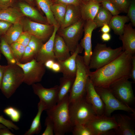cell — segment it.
I'll return each instance as SVG.
<instances>
[{"label": "cell", "instance_id": "cell-1", "mask_svg": "<svg viewBox=\"0 0 135 135\" xmlns=\"http://www.w3.org/2000/svg\"><path fill=\"white\" fill-rule=\"evenodd\" d=\"M133 56L123 51L108 64L94 71H90L89 77L94 86L108 88L119 80L130 78Z\"/></svg>", "mask_w": 135, "mask_h": 135}, {"label": "cell", "instance_id": "cell-2", "mask_svg": "<svg viewBox=\"0 0 135 135\" xmlns=\"http://www.w3.org/2000/svg\"><path fill=\"white\" fill-rule=\"evenodd\" d=\"M69 103V94L60 103L46 110L48 116L53 122L55 135H64L72 132L73 125L70 120Z\"/></svg>", "mask_w": 135, "mask_h": 135}, {"label": "cell", "instance_id": "cell-3", "mask_svg": "<svg viewBox=\"0 0 135 135\" xmlns=\"http://www.w3.org/2000/svg\"><path fill=\"white\" fill-rule=\"evenodd\" d=\"M77 70L75 78L69 94L70 102L85 96L86 85L90 69L85 63L83 56L78 54L76 57Z\"/></svg>", "mask_w": 135, "mask_h": 135}, {"label": "cell", "instance_id": "cell-4", "mask_svg": "<svg viewBox=\"0 0 135 135\" xmlns=\"http://www.w3.org/2000/svg\"><path fill=\"white\" fill-rule=\"evenodd\" d=\"M3 78L0 90L7 98H9L23 82L24 73L16 64H8Z\"/></svg>", "mask_w": 135, "mask_h": 135}, {"label": "cell", "instance_id": "cell-5", "mask_svg": "<svg viewBox=\"0 0 135 135\" xmlns=\"http://www.w3.org/2000/svg\"><path fill=\"white\" fill-rule=\"evenodd\" d=\"M123 51L122 47L112 49L106 44L98 43L92 51L89 65L90 69H99L119 56Z\"/></svg>", "mask_w": 135, "mask_h": 135}, {"label": "cell", "instance_id": "cell-6", "mask_svg": "<svg viewBox=\"0 0 135 135\" xmlns=\"http://www.w3.org/2000/svg\"><path fill=\"white\" fill-rule=\"evenodd\" d=\"M69 110L73 126L76 124H85L96 115L92 106L86 101L85 96L70 102Z\"/></svg>", "mask_w": 135, "mask_h": 135}, {"label": "cell", "instance_id": "cell-7", "mask_svg": "<svg viewBox=\"0 0 135 135\" xmlns=\"http://www.w3.org/2000/svg\"><path fill=\"white\" fill-rule=\"evenodd\" d=\"M85 21L81 19L76 23L68 26L63 28H59L56 32V34L63 38L71 55L75 50L82 38Z\"/></svg>", "mask_w": 135, "mask_h": 135}, {"label": "cell", "instance_id": "cell-8", "mask_svg": "<svg viewBox=\"0 0 135 135\" xmlns=\"http://www.w3.org/2000/svg\"><path fill=\"white\" fill-rule=\"evenodd\" d=\"M94 88L104 104V115L111 116V113L117 110H122L135 114V109L118 100L109 88L95 86Z\"/></svg>", "mask_w": 135, "mask_h": 135}, {"label": "cell", "instance_id": "cell-9", "mask_svg": "<svg viewBox=\"0 0 135 135\" xmlns=\"http://www.w3.org/2000/svg\"><path fill=\"white\" fill-rule=\"evenodd\" d=\"M129 79L125 78L119 80L111 84L108 88L118 100L130 106L134 102L135 98L132 82Z\"/></svg>", "mask_w": 135, "mask_h": 135}, {"label": "cell", "instance_id": "cell-10", "mask_svg": "<svg viewBox=\"0 0 135 135\" xmlns=\"http://www.w3.org/2000/svg\"><path fill=\"white\" fill-rule=\"evenodd\" d=\"M16 64L23 71V82L28 85L40 82L46 72V67L44 64L37 61L34 58L26 63Z\"/></svg>", "mask_w": 135, "mask_h": 135}, {"label": "cell", "instance_id": "cell-11", "mask_svg": "<svg viewBox=\"0 0 135 135\" xmlns=\"http://www.w3.org/2000/svg\"><path fill=\"white\" fill-rule=\"evenodd\" d=\"M91 130L94 135L110 134L112 130L117 128L118 125L114 117L104 115H96L85 124Z\"/></svg>", "mask_w": 135, "mask_h": 135}, {"label": "cell", "instance_id": "cell-12", "mask_svg": "<svg viewBox=\"0 0 135 135\" xmlns=\"http://www.w3.org/2000/svg\"><path fill=\"white\" fill-rule=\"evenodd\" d=\"M32 85L34 93L38 97L40 101L46 107V110L57 104L58 86L56 85L50 88H46L40 83H34Z\"/></svg>", "mask_w": 135, "mask_h": 135}, {"label": "cell", "instance_id": "cell-13", "mask_svg": "<svg viewBox=\"0 0 135 135\" xmlns=\"http://www.w3.org/2000/svg\"><path fill=\"white\" fill-rule=\"evenodd\" d=\"M22 25L24 31L28 32L42 42L48 40L54 30V26L53 25L29 20L24 21Z\"/></svg>", "mask_w": 135, "mask_h": 135}, {"label": "cell", "instance_id": "cell-14", "mask_svg": "<svg viewBox=\"0 0 135 135\" xmlns=\"http://www.w3.org/2000/svg\"><path fill=\"white\" fill-rule=\"evenodd\" d=\"M97 28L93 20H89L85 21L84 26V36L80 44L84 50L83 56L85 64L88 66L92 51V36L93 30Z\"/></svg>", "mask_w": 135, "mask_h": 135}, {"label": "cell", "instance_id": "cell-15", "mask_svg": "<svg viewBox=\"0 0 135 135\" xmlns=\"http://www.w3.org/2000/svg\"><path fill=\"white\" fill-rule=\"evenodd\" d=\"M85 98L87 102L92 106L96 115L104 114V104L96 91L89 77L88 78L86 85Z\"/></svg>", "mask_w": 135, "mask_h": 135}, {"label": "cell", "instance_id": "cell-16", "mask_svg": "<svg viewBox=\"0 0 135 135\" xmlns=\"http://www.w3.org/2000/svg\"><path fill=\"white\" fill-rule=\"evenodd\" d=\"M113 116L118 125L116 128L114 130L115 134L135 135V121L134 118L120 114H114Z\"/></svg>", "mask_w": 135, "mask_h": 135}, {"label": "cell", "instance_id": "cell-17", "mask_svg": "<svg viewBox=\"0 0 135 135\" xmlns=\"http://www.w3.org/2000/svg\"><path fill=\"white\" fill-rule=\"evenodd\" d=\"M84 50L80 44H79L74 52L70 56L64 61L57 60L61 67V72L63 76L69 78L75 77L77 70L76 57L81 53Z\"/></svg>", "mask_w": 135, "mask_h": 135}, {"label": "cell", "instance_id": "cell-18", "mask_svg": "<svg viewBox=\"0 0 135 135\" xmlns=\"http://www.w3.org/2000/svg\"><path fill=\"white\" fill-rule=\"evenodd\" d=\"M54 26V30L52 35L45 44H43L34 58L37 61L44 64L48 60H57L54 52V46L55 36L59 28Z\"/></svg>", "mask_w": 135, "mask_h": 135}, {"label": "cell", "instance_id": "cell-19", "mask_svg": "<svg viewBox=\"0 0 135 135\" xmlns=\"http://www.w3.org/2000/svg\"><path fill=\"white\" fill-rule=\"evenodd\" d=\"M119 39L122 43L123 51L132 55L135 54V30L132 27L131 23L126 24L123 32L120 36Z\"/></svg>", "mask_w": 135, "mask_h": 135}, {"label": "cell", "instance_id": "cell-20", "mask_svg": "<svg viewBox=\"0 0 135 135\" xmlns=\"http://www.w3.org/2000/svg\"><path fill=\"white\" fill-rule=\"evenodd\" d=\"M100 2L95 1L85 2L80 6L81 18L84 21L93 20L101 4Z\"/></svg>", "mask_w": 135, "mask_h": 135}, {"label": "cell", "instance_id": "cell-21", "mask_svg": "<svg viewBox=\"0 0 135 135\" xmlns=\"http://www.w3.org/2000/svg\"><path fill=\"white\" fill-rule=\"evenodd\" d=\"M54 50L57 60H64L71 56L70 50L62 38L56 34L54 46Z\"/></svg>", "mask_w": 135, "mask_h": 135}, {"label": "cell", "instance_id": "cell-22", "mask_svg": "<svg viewBox=\"0 0 135 135\" xmlns=\"http://www.w3.org/2000/svg\"><path fill=\"white\" fill-rule=\"evenodd\" d=\"M81 19L80 6L72 4L67 5L64 22L60 28H63L72 25Z\"/></svg>", "mask_w": 135, "mask_h": 135}, {"label": "cell", "instance_id": "cell-23", "mask_svg": "<svg viewBox=\"0 0 135 135\" xmlns=\"http://www.w3.org/2000/svg\"><path fill=\"white\" fill-rule=\"evenodd\" d=\"M18 4L20 11L25 15L38 22L48 24L46 18L32 6L26 2L20 0L18 2Z\"/></svg>", "mask_w": 135, "mask_h": 135}, {"label": "cell", "instance_id": "cell-24", "mask_svg": "<svg viewBox=\"0 0 135 135\" xmlns=\"http://www.w3.org/2000/svg\"><path fill=\"white\" fill-rule=\"evenodd\" d=\"M75 77L69 78L63 76L60 80L57 104L60 103L69 94L74 83Z\"/></svg>", "mask_w": 135, "mask_h": 135}, {"label": "cell", "instance_id": "cell-25", "mask_svg": "<svg viewBox=\"0 0 135 135\" xmlns=\"http://www.w3.org/2000/svg\"><path fill=\"white\" fill-rule=\"evenodd\" d=\"M130 21V18L127 15H117L112 16L108 24L114 34L120 36L123 32L125 24Z\"/></svg>", "mask_w": 135, "mask_h": 135}, {"label": "cell", "instance_id": "cell-26", "mask_svg": "<svg viewBox=\"0 0 135 135\" xmlns=\"http://www.w3.org/2000/svg\"><path fill=\"white\" fill-rule=\"evenodd\" d=\"M39 8L43 12L46 16L48 24L60 28L55 19L51 8L52 4L51 0H35Z\"/></svg>", "mask_w": 135, "mask_h": 135}, {"label": "cell", "instance_id": "cell-27", "mask_svg": "<svg viewBox=\"0 0 135 135\" xmlns=\"http://www.w3.org/2000/svg\"><path fill=\"white\" fill-rule=\"evenodd\" d=\"M38 107L37 113L32 122L30 128L25 132L24 135L38 134L41 130L40 117L42 112L44 110H46V108L44 105L40 101L38 104Z\"/></svg>", "mask_w": 135, "mask_h": 135}, {"label": "cell", "instance_id": "cell-28", "mask_svg": "<svg viewBox=\"0 0 135 135\" xmlns=\"http://www.w3.org/2000/svg\"><path fill=\"white\" fill-rule=\"evenodd\" d=\"M22 17V14L14 8L10 7L0 10V20L12 24L20 22Z\"/></svg>", "mask_w": 135, "mask_h": 135}, {"label": "cell", "instance_id": "cell-29", "mask_svg": "<svg viewBox=\"0 0 135 135\" xmlns=\"http://www.w3.org/2000/svg\"><path fill=\"white\" fill-rule=\"evenodd\" d=\"M22 24L20 22L13 24L5 35L2 36L10 45L16 42L23 32Z\"/></svg>", "mask_w": 135, "mask_h": 135}, {"label": "cell", "instance_id": "cell-30", "mask_svg": "<svg viewBox=\"0 0 135 135\" xmlns=\"http://www.w3.org/2000/svg\"><path fill=\"white\" fill-rule=\"evenodd\" d=\"M112 16L111 13L101 4L93 21L97 27H100L105 24H108Z\"/></svg>", "mask_w": 135, "mask_h": 135}, {"label": "cell", "instance_id": "cell-31", "mask_svg": "<svg viewBox=\"0 0 135 135\" xmlns=\"http://www.w3.org/2000/svg\"><path fill=\"white\" fill-rule=\"evenodd\" d=\"M66 6L67 5L61 3L52 4L51 6L54 18L60 28L64 22Z\"/></svg>", "mask_w": 135, "mask_h": 135}, {"label": "cell", "instance_id": "cell-32", "mask_svg": "<svg viewBox=\"0 0 135 135\" xmlns=\"http://www.w3.org/2000/svg\"><path fill=\"white\" fill-rule=\"evenodd\" d=\"M0 52L6 58L8 64H16V62L13 54L10 45L2 36H1Z\"/></svg>", "mask_w": 135, "mask_h": 135}, {"label": "cell", "instance_id": "cell-33", "mask_svg": "<svg viewBox=\"0 0 135 135\" xmlns=\"http://www.w3.org/2000/svg\"><path fill=\"white\" fill-rule=\"evenodd\" d=\"M10 45L16 63H20L25 47L17 42L13 43Z\"/></svg>", "mask_w": 135, "mask_h": 135}, {"label": "cell", "instance_id": "cell-34", "mask_svg": "<svg viewBox=\"0 0 135 135\" xmlns=\"http://www.w3.org/2000/svg\"><path fill=\"white\" fill-rule=\"evenodd\" d=\"M72 132L74 135H94L90 129L83 124H76L74 125Z\"/></svg>", "mask_w": 135, "mask_h": 135}, {"label": "cell", "instance_id": "cell-35", "mask_svg": "<svg viewBox=\"0 0 135 135\" xmlns=\"http://www.w3.org/2000/svg\"><path fill=\"white\" fill-rule=\"evenodd\" d=\"M4 113L8 116L12 121L18 122L21 117V113L17 108L10 106L5 108L3 110Z\"/></svg>", "mask_w": 135, "mask_h": 135}, {"label": "cell", "instance_id": "cell-36", "mask_svg": "<svg viewBox=\"0 0 135 135\" xmlns=\"http://www.w3.org/2000/svg\"><path fill=\"white\" fill-rule=\"evenodd\" d=\"M121 12L127 13L131 0H110Z\"/></svg>", "mask_w": 135, "mask_h": 135}, {"label": "cell", "instance_id": "cell-37", "mask_svg": "<svg viewBox=\"0 0 135 135\" xmlns=\"http://www.w3.org/2000/svg\"><path fill=\"white\" fill-rule=\"evenodd\" d=\"M100 3L101 5L112 15H118L120 13L110 0H101Z\"/></svg>", "mask_w": 135, "mask_h": 135}, {"label": "cell", "instance_id": "cell-38", "mask_svg": "<svg viewBox=\"0 0 135 135\" xmlns=\"http://www.w3.org/2000/svg\"><path fill=\"white\" fill-rule=\"evenodd\" d=\"M36 54L32 50L27 46L25 47L20 63L23 64L29 62L34 58Z\"/></svg>", "mask_w": 135, "mask_h": 135}, {"label": "cell", "instance_id": "cell-39", "mask_svg": "<svg viewBox=\"0 0 135 135\" xmlns=\"http://www.w3.org/2000/svg\"><path fill=\"white\" fill-rule=\"evenodd\" d=\"M43 44L42 40L32 35L28 46L32 50L36 55Z\"/></svg>", "mask_w": 135, "mask_h": 135}, {"label": "cell", "instance_id": "cell-40", "mask_svg": "<svg viewBox=\"0 0 135 135\" xmlns=\"http://www.w3.org/2000/svg\"><path fill=\"white\" fill-rule=\"evenodd\" d=\"M46 128L42 135H53L54 134V126L53 121L51 118L47 116L45 122Z\"/></svg>", "mask_w": 135, "mask_h": 135}, {"label": "cell", "instance_id": "cell-41", "mask_svg": "<svg viewBox=\"0 0 135 135\" xmlns=\"http://www.w3.org/2000/svg\"><path fill=\"white\" fill-rule=\"evenodd\" d=\"M127 16L129 18L132 26H135V0H131L128 8Z\"/></svg>", "mask_w": 135, "mask_h": 135}, {"label": "cell", "instance_id": "cell-42", "mask_svg": "<svg viewBox=\"0 0 135 135\" xmlns=\"http://www.w3.org/2000/svg\"><path fill=\"white\" fill-rule=\"evenodd\" d=\"M32 36L28 32H23L16 42L26 47L28 46Z\"/></svg>", "mask_w": 135, "mask_h": 135}, {"label": "cell", "instance_id": "cell-43", "mask_svg": "<svg viewBox=\"0 0 135 135\" xmlns=\"http://www.w3.org/2000/svg\"><path fill=\"white\" fill-rule=\"evenodd\" d=\"M52 4L61 3L67 5L72 4L80 6L86 2L84 0H51Z\"/></svg>", "mask_w": 135, "mask_h": 135}, {"label": "cell", "instance_id": "cell-44", "mask_svg": "<svg viewBox=\"0 0 135 135\" xmlns=\"http://www.w3.org/2000/svg\"><path fill=\"white\" fill-rule=\"evenodd\" d=\"M0 123L4 125L10 130L13 131V129L18 130L19 128L10 120L5 119L2 116H0Z\"/></svg>", "mask_w": 135, "mask_h": 135}, {"label": "cell", "instance_id": "cell-45", "mask_svg": "<svg viewBox=\"0 0 135 135\" xmlns=\"http://www.w3.org/2000/svg\"><path fill=\"white\" fill-rule=\"evenodd\" d=\"M12 24L8 22L0 20V36L5 35Z\"/></svg>", "mask_w": 135, "mask_h": 135}, {"label": "cell", "instance_id": "cell-46", "mask_svg": "<svg viewBox=\"0 0 135 135\" xmlns=\"http://www.w3.org/2000/svg\"><path fill=\"white\" fill-rule=\"evenodd\" d=\"M15 0H0V10L12 6Z\"/></svg>", "mask_w": 135, "mask_h": 135}, {"label": "cell", "instance_id": "cell-47", "mask_svg": "<svg viewBox=\"0 0 135 135\" xmlns=\"http://www.w3.org/2000/svg\"><path fill=\"white\" fill-rule=\"evenodd\" d=\"M130 78L134 82H135V56H133L132 57V66L131 69Z\"/></svg>", "mask_w": 135, "mask_h": 135}, {"label": "cell", "instance_id": "cell-48", "mask_svg": "<svg viewBox=\"0 0 135 135\" xmlns=\"http://www.w3.org/2000/svg\"><path fill=\"white\" fill-rule=\"evenodd\" d=\"M51 70L55 72H61L60 65L57 60L53 64Z\"/></svg>", "mask_w": 135, "mask_h": 135}, {"label": "cell", "instance_id": "cell-49", "mask_svg": "<svg viewBox=\"0 0 135 135\" xmlns=\"http://www.w3.org/2000/svg\"><path fill=\"white\" fill-rule=\"evenodd\" d=\"M8 66L7 65H0V89L2 82L4 72Z\"/></svg>", "mask_w": 135, "mask_h": 135}, {"label": "cell", "instance_id": "cell-50", "mask_svg": "<svg viewBox=\"0 0 135 135\" xmlns=\"http://www.w3.org/2000/svg\"><path fill=\"white\" fill-rule=\"evenodd\" d=\"M10 130L6 127L0 128V135H14L11 132Z\"/></svg>", "mask_w": 135, "mask_h": 135}, {"label": "cell", "instance_id": "cell-51", "mask_svg": "<svg viewBox=\"0 0 135 135\" xmlns=\"http://www.w3.org/2000/svg\"><path fill=\"white\" fill-rule=\"evenodd\" d=\"M111 36L109 33H102L101 36V38L104 42H107L110 41L111 39Z\"/></svg>", "mask_w": 135, "mask_h": 135}, {"label": "cell", "instance_id": "cell-52", "mask_svg": "<svg viewBox=\"0 0 135 135\" xmlns=\"http://www.w3.org/2000/svg\"><path fill=\"white\" fill-rule=\"evenodd\" d=\"M110 30L111 28L108 24H105L102 26L101 31L102 33H108L110 32Z\"/></svg>", "mask_w": 135, "mask_h": 135}, {"label": "cell", "instance_id": "cell-53", "mask_svg": "<svg viewBox=\"0 0 135 135\" xmlns=\"http://www.w3.org/2000/svg\"><path fill=\"white\" fill-rule=\"evenodd\" d=\"M55 61L52 60H48L44 64L46 68L51 70L53 64Z\"/></svg>", "mask_w": 135, "mask_h": 135}, {"label": "cell", "instance_id": "cell-54", "mask_svg": "<svg viewBox=\"0 0 135 135\" xmlns=\"http://www.w3.org/2000/svg\"><path fill=\"white\" fill-rule=\"evenodd\" d=\"M25 1L26 2L32 6L34 4V0H22Z\"/></svg>", "mask_w": 135, "mask_h": 135}, {"label": "cell", "instance_id": "cell-55", "mask_svg": "<svg viewBox=\"0 0 135 135\" xmlns=\"http://www.w3.org/2000/svg\"><path fill=\"white\" fill-rule=\"evenodd\" d=\"M6 127L4 125L0 123V128H5Z\"/></svg>", "mask_w": 135, "mask_h": 135}, {"label": "cell", "instance_id": "cell-56", "mask_svg": "<svg viewBox=\"0 0 135 135\" xmlns=\"http://www.w3.org/2000/svg\"><path fill=\"white\" fill-rule=\"evenodd\" d=\"M84 0L85 1H91V0L97 1H98L100 2V3L101 1V0Z\"/></svg>", "mask_w": 135, "mask_h": 135}, {"label": "cell", "instance_id": "cell-57", "mask_svg": "<svg viewBox=\"0 0 135 135\" xmlns=\"http://www.w3.org/2000/svg\"><path fill=\"white\" fill-rule=\"evenodd\" d=\"M1 53L0 52V60L1 58Z\"/></svg>", "mask_w": 135, "mask_h": 135}, {"label": "cell", "instance_id": "cell-58", "mask_svg": "<svg viewBox=\"0 0 135 135\" xmlns=\"http://www.w3.org/2000/svg\"><path fill=\"white\" fill-rule=\"evenodd\" d=\"M1 37H0V44L1 42Z\"/></svg>", "mask_w": 135, "mask_h": 135}]
</instances>
